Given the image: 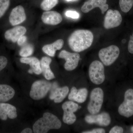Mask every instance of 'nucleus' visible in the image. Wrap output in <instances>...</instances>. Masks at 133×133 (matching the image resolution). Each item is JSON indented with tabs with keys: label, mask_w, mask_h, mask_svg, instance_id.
Listing matches in <instances>:
<instances>
[{
	"label": "nucleus",
	"mask_w": 133,
	"mask_h": 133,
	"mask_svg": "<svg viewBox=\"0 0 133 133\" xmlns=\"http://www.w3.org/2000/svg\"><path fill=\"white\" fill-rule=\"evenodd\" d=\"M94 36L87 30H77L72 33L68 38V44L74 52H81L90 48L92 44Z\"/></svg>",
	"instance_id": "1"
},
{
	"label": "nucleus",
	"mask_w": 133,
	"mask_h": 133,
	"mask_svg": "<svg viewBox=\"0 0 133 133\" xmlns=\"http://www.w3.org/2000/svg\"><path fill=\"white\" fill-rule=\"evenodd\" d=\"M62 125V122L57 116L51 113L45 112L33 125V132L35 133H46L51 129H59Z\"/></svg>",
	"instance_id": "2"
},
{
	"label": "nucleus",
	"mask_w": 133,
	"mask_h": 133,
	"mask_svg": "<svg viewBox=\"0 0 133 133\" xmlns=\"http://www.w3.org/2000/svg\"><path fill=\"white\" fill-rule=\"evenodd\" d=\"M50 82L44 80H37L33 83L30 92L31 98L38 100L45 97L52 87Z\"/></svg>",
	"instance_id": "3"
},
{
	"label": "nucleus",
	"mask_w": 133,
	"mask_h": 133,
	"mask_svg": "<svg viewBox=\"0 0 133 133\" xmlns=\"http://www.w3.org/2000/svg\"><path fill=\"white\" fill-rule=\"evenodd\" d=\"M104 92L101 88H94L91 92L90 102L88 103L87 109L91 114L99 113L102 108L104 101Z\"/></svg>",
	"instance_id": "4"
},
{
	"label": "nucleus",
	"mask_w": 133,
	"mask_h": 133,
	"mask_svg": "<svg viewBox=\"0 0 133 133\" xmlns=\"http://www.w3.org/2000/svg\"><path fill=\"white\" fill-rule=\"evenodd\" d=\"M88 74L90 79L93 83L96 85L102 84L105 79L103 64L98 60L93 62L89 66Z\"/></svg>",
	"instance_id": "5"
},
{
	"label": "nucleus",
	"mask_w": 133,
	"mask_h": 133,
	"mask_svg": "<svg viewBox=\"0 0 133 133\" xmlns=\"http://www.w3.org/2000/svg\"><path fill=\"white\" fill-rule=\"evenodd\" d=\"M120 50L115 45H111L100 50L98 56L102 63L107 66L112 64L118 57Z\"/></svg>",
	"instance_id": "6"
},
{
	"label": "nucleus",
	"mask_w": 133,
	"mask_h": 133,
	"mask_svg": "<svg viewBox=\"0 0 133 133\" xmlns=\"http://www.w3.org/2000/svg\"><path fill=\"white\" fill-rule=\"evenodd\" d=\"M119 114L122 116L129 118L133 115V89L126 91L123 102L118 109Z\"/></svg>",
	"instance_id": "7"
},
{
	"label": "nucleus",
	"mask_w": 133,
	"mask_h": 133,
	"mask_svg": "<svg viewBox=\"0 0 133 133\" xmlns=\"http://www.w3.org/2000/svg\"><path fill=\"white\" fill-rule=\"evenodd\" d=\"M78 105L72 101H66L63 103L62 108L64 111L63 120L64 123L71 125L76 122L77 118L74 113L78 108Z\"/></svg>",
	"instance_id": "8"
},
{
	"label": "nucleus",
	"mask_w": 133,
	"mask_h": 133,
	"mask_svg": "<svg viewBox=\"0 0 133 133\" xmlns=\"http://www.w3.org/2000/svg\"><path fill=\"white\" fill-rule=\"evenodd\" d=\"M58 57L63 58L66 61L64 68L68 71L73 70L77 68L80 60V56L77 52H70L66 50H62L59 53Z\"/></svg>",
	"instance_id": "9"
},
{
	"label": "nucleus",
	"mask_w": 133,
	"mask_h": 133,
	"mask_svg": "<svg viewBox=\"0 0 133 133\" xmlns=\"http://www.w3.org/2000/svg\"><path fill=\"white\" fill-rule=\"evenodd\" d=\"M122 17L118 10L109 9L107 12L104 20L105 28L109 29L118 27L121 24Z\"/></svg>",
	"instance_id": "10"
},
{
	"label": "nucleus",
	"mask_w": 133,
	"mask_h": 133,
	"mask_svg": "<svg viewBox=\"0 0 133 133\" xmlns=\"http://www.w3.org/2000/svg\"><path fill=\"white\" fill-rule=\"evenodd\" d=\"M86 122L89 124H95L102 127H107L110 125L111 118L109 114L103 112L99 114L87 115L85 118Z\"/></svg>",
	"instance_id": "11"
},
{
	"label": "nucleus",
	"mask_w": 133,
	"mask_h": 133,
	"mask_svg": "<svg viewBox=\"0 0 133 133\" xmlns=\"http://www.w3.org/2000/svg\"><path fill=\"white\" fill-rule=\"evenodd\" d=\"M69 92L68 87H58L57 83H55L52 85L49 98L50 99L53 100L55 103H61L66 97Z\"/></svg>",
	"instance_id": "12"
},
{
	"label": "nucleus",
	"mask_w": 133,
	"mask_h": 133,
	"mask_svg": "<svg viewBox=\"0 0 133 133\" xmlns=\"http://www.w3.org/2000/svg\"><path fill=\"white\" fill-rule=\"evenodd\" d=\"M107 2V0H89L84 3L81 7V11L83 13H87L95 8H99L104 14L109 7Z\"/></svg>",
	"instance_id": "13"
},
{
	"label": "nucleus",
	"mask_w": 133,
	"mask_h": 133,
	"mask_svg": "<svg viewBox=\"0 0 133 133\" xmlns=\"http://www.w3.org/2000/svg\"><path fill=\"white\" fill-rule=\"evenodd\" d=\"M26 19V15L24 8L19 5L13 9L9 17L10 24L13 26L22 23Z\"/></svg>",
	"instance_id": "14"
},
{
	"label": "nucleus",
	"mask_w": 133,
	"mask_h": 133,
	"mask_svg": "<svg viewBox=\"0 0 133 133\" xmlns=\"http://www.w3.org/2000/svg\"><path fill=\"white\" fill-rule=\"evenodd\" d=\"M17 116L16 108L13 105L8 103H0V119L6 121L9 118L14 119Z\"/></svg>",
	"instance_id": "15"
},
{
	"label": "nucleus",
	"mask_w": 133,
	"mask_h": 133,
	"mask_svg": "<svg viewBox=\"0 0 133 133\" xmlns=\"http://www.w3.org/2000/svg\"><path fill=\"white\" fill-rule=\"evenodd\" d=\"M26 29L22 26H18L7 30L5 33V37L8 41L16 43L18 39L26 33Z\"/></svg>",
	"instance_id": "16"
},
{
	"label": "nucleus",
	"mask_w": 133,
	"mask_h": 133,
	"mask_svg": "<svg viewBox=\"0 0 133 133\" xmlns=\"http://www.w3.org/2000/svg\"><path fill=\"white\" fill-rule=\"evenodd\" d=\"M43 22L49 25H56L62 22V15L56 11H46L43 13L42 16Z\"/></svg>",
	"instance_id": "17"
},
{
	"label": "nucleus",
	"mask_w": 133,
	"mask_h": 133,
	"mask_svg": "<svg viewBox=\"0 0 133 133\" xmlns=\"http://www.w3.org/2000/svg\"><path fill=\"white\" fill-rule=\"evenodd\" d=\"M51 62V58L48 57H43L40 61L42 73L44 77L48 80H51L55 77L50 67Z\"/></svg>",
	"instance_id": "18"
},
{
	"label": "nucleus",
	"mask_w": 133,
	"mask_h": 133,
	"mask_svg": "<svg viewBox=\"0 0 133 133\" xmlns=\"http://www.w3.org/2000/svg\"><path fill=\"white\" fill-rule=\"evenodd\" d=\"M20 62L22 63L29 64L31 70L35 74L40 75L42 73L41 66V62L38 58L35 57H22L20 59Z\"/></svg>",
	"instance_id": "19"
},
{
	"label": "nucleus",
	"mask_w": 133,
	"mask_h": 133,
	"mask_svg": "<svg viewBox=\"0 0 133 133\" xmlns=\"http://www.w3.org/2000/svg\"><path fill=\"white\" fill-rule=\"evenodd\" d=\"M14 88L6 84H0V103L7 102L15 95Z\"/></svg>",
	"instance_id": "20"
},
{
	"label": "nucleus",
	"mask_w": 133,
	"mask_h": 133,
	"mask_svg": "<svg viewBox=\"0 0 133 133\" xmlns=\"http://www.w3.org/2000/svg\"><path fill=\"white\" fill-rule=\"evenodd\" d=\"M64 44V41L62 39H58L51 44H47L43 47L42 50L49 56H55L56 51L62 49Z\"/></svg>",
	"instance_id": "21"
},
{
	"label": "nucleus",
	"mask_w": 133,
	"mask_h": 133,
	"mask_svg": "<svg viewBox=\"0 0 133 133\" xmlns=\"http://www.w3.org/2000/svg\"><path fill=\"white\" fill-rule=\"evenodd\" d=\"M88 94V91L87 88H81L78 90L74 101L78 103H83L86 100Z\"/></svg>",
	"instance_id": "22"
},
{
	"label": "nucleus",
	"mask_w": 133,
	"mask_h": 133,
	"mask_svg": "<svg viewBox=\"0 0 133 133\" xmlns=\"http://www.w3.org/2000/svg\"><path fill=\"white\" fill-rule=\"evenodd\" d=\"M22 46V47L19 52V55L23 57H28L32 55L34 51L33 45L25 43Z\"/></svg>",
	"instance_id": "23"
},
{
	"label": "nucleus",
	"mask_w": 133,
	"mask_h": 133,
	"mask_svg": "<svg viewBox=\"0 0 133 133\" xmlns=\"http://www.w3.org/2000/svg\"><path fill=\"white\" fill-rule=\"evenodd\" d=\"M58 3V0H43L41 7L43 10L48 11L55 7Z\"/></svg>",
	"instance_id": "24"
},
{
	"label": "nucleus",
	"mask_w": 133,
	"mask_h": 133,
	"mask_svg": "<svg viewBox=\"0 0 133 133\" xmlns=\"http://www.w3.org/2000/svg\"><path fill=\"white\" fill-rule=\"evenodd\" d=\"M119 4L122 11L127 13L132 7L133 0H119Z\"/></svg>",
	"instance_id": "25"
},
{
	"label": "nucleus",
	"mask_w": 133,
	"mask_h": 133,
	"mask_svg": "<svg viewBox=\"0 0 133 133\" xmlns=\"http://www.w3.org/2000/svg\"><path fill=\"white\" fill-rule=\"evenodd\" d=\"M10 0H0V18L6 13L9 8Z\"/></svg>",
	"instance_id": "26"
},
{
	"label": "nucleus",
	"mask_w": 133,
	"mask_h": 133,
	"mask_svg": "<svg viewBox=\"0 0 133 133\" xmlns=\"http://www.w3.org/2000/svg\"><path fill=\"white\" fill-rule=\"evenodd\" d=\"M65 15L68 17L74 19H77L79 17V14L76 11L68 10L65 13Z\"/></svg>",
	"instance_id": "27"
},
{
	"label": "nucleus",
	"mask_w": 133,
	"mask_h": 133,
	"mask_svg": "<svg viewBox=\"0 0 133 133\" xmlns=\"http://www.w3.org/2000/svg\"><path fill=\"white\" fill-rule=\"evenodd\" d=\"M7 58L4 56H0V72L6 67L8 64Z\"/></svg>",
	"instance_id": "28"
},
{
	"label": "nucleus",
	"mask_w": 133,
	"mask_h": 133,
	"mask_svg": "<svg viewBox=\"0 0 133 133\" xmlns=\"http://www.w3.org/2000/svg\"><path fill=\"white\" fill-rule=\"evenodd\" d=\"M77 91L78 90L76 88V87H72V88L69 94V97H68V98L70 100H74V98H75V96L77 94Z\"/></svg>",
	"instance_id": "29"
},
{
	"label": "nucleus",
	"mask_w": 133,
	"mask_h": 133,
	"mask_svg": "<svg viewBox=\"0 0 133 133\" xmlns=\"http://www.w3.org/2000/svg\"><path fill=\"white\" fill-rule=\"evenodd\" d=\"M123 132H124V129L122 127L118 126H115L110 130L109 133H122Z\"/></svg>",
	"instance_id": "30"
},
{
	"label": "nucleus",
	"mask_w": 133,
	"mask_h": 133,
	"mask_svg": "<svg viewBox=\"0 0 133 133\" xmlns=\"http://www.w3.org/2000/svg\"><path fill=\"white\" fill-rule=\"evenodd\" d=\"M83 133H104L105 131L103 128H96L90 131H84Z\"/></svg>",
	"instance_id": "31"
},
{
	"label": "nucleus",
	"mask_w": 133,
	"mask_h": 133,
	"mask_svg": "<svg viewBox=\"0 0 133 133\" xmlns=\"http://www.w3.org/2000/svg\"><path fill=\"white\" fill-rule=\"evenodd\" d=\"M129 52L131 54H133V33L130 37L128 44Z\"/></svg>",
	"instance_id": "32"
},
{
	"label": "nucleus",
	"mask_w": 133,
	"mask_h": 133,
	"mask_svg": "<svg viewBox=\"0 0 133 133\" xmlns=\"http://www.w3.org/2000/svg\"><path fill=\"white\" fill-rule=\"evenodd\" d=\"M26 41H27V37L25 36H22L18 39L17 42V44L19 46H22L26 43Z\"/></svg>",
	"instance_id": "33"
},
{
	"label": "nucleus",
	"mask_w": 133,
	"mask_h": 133,
	"mask_svg": "<svg viewBox=\"0 0 133 133\" xmlns=\"http://www.w3.org/2000/svg\"><path fill=\"white\" fill-rule=\"evenodd\" d=\"M33 132V131L31 128H26L23 130L21 132V133H32Z\"/></svg>",
	"instance_id": "34"
},
{
	"label": "nucleus",
	"mask_w": 133,
	"mask_h": 133,
	"mask_svg": "<svg viewBox=\"0 0 133 133\" xmlns=\"http://www.w3.org/2000/svg\"><path fill=\"white\" fill-rule=\"evenodd\" d=\"M131 131H132V132H133V126H132V127H131Z\"/></svg>",
	"instance_id": "35"
},
{
	"label": "nucleus",
	"mask_w": 133,
	"mask_h": 133,
	"mask_svg": "<svg viewBox=\"0 0 133 133\" xmlns=\"http://www.w3.org/2000/svg\"><path fill=\"white\" fill-rule=\"evenodd\" d=\"M67 1H75V0H66Z\"/></svg>",
	"instance_id": "36"
}]
</instances>
